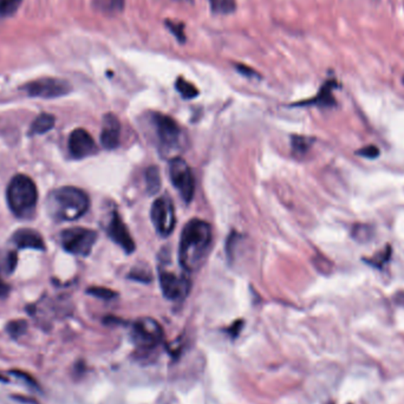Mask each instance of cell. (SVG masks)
<instances>
[{
  "instance_id": "cell-1",
  "label": "cell",
  "mask_w": 404,
  "mask_h": 404,
  "mask_svg": "<svg viewBox=\"0 0 404 404\" xmlns=\"http://www.w3.org/2000/svg\"><path fill=\"white\" fill-rule=\"evenodd\" d=\"M211 244V225L201 219L190 220L180 238V265L188 272L197 271L207 257Z\"/></svg>"
},
{
  "instance_id": "cell-2",
  "label": "cell",
  "mask_w": 404,
  "mask_h": 404,
  "mask_svg": "<svg viewBox=\"0 0 404 404\" xmlns=\"http://www.w3.org/2000/svg\"><path fill=\"white\" fill-rule=\"evenodd\" d=\"M90 207V200L84 190L65 186L53 190L48 197L46 208L57 222H74L82 218Z\"/></svg>"
},
{
  "instance_id": "cell-3",
  "label": "cell",
  "mask_w": 404,
  "mask_h": 404,
  "mask_svg": "<svg viewBox=\"0 0 404 404\" xmlns=\"http://www.w3.org/2000/svg\"><path fill=\"white\" fill-rule=\"evenodd\" d=\"M38 201V190L36 183L28 176L18 174L11 180L7 187V202L16 217L31 218L35 214Z\"/></svg>"
},
{
  "instance_id": "cell-4",
  "label": "cell",
  "mask_w": 404,
  "mask_h": 404,
  "mask_svg": "<svg viewBox=\"0 0 404 404\" xmlns=\"http://www.w3.org/2000/svg\"><path fill=\"white\" fill-rule=\"evenodd\" d=\"M60 241L64 250L69 253L87 257L92 253V247L97 241V233L84 227L67 229L62 233Z\"/></svg>"
},
{
  "instance_id": "cell-5",
  "label": "cell",
  "mask_w": 404,
  "mask_h": 404,
  "mask_svg": "<svg viewBox=\"0 0 404 404\" xmlns=\"http://www.w3.org/2000/svg\"><path fill=\"white\" fill-rule=\"evenodd\" d=\"M26 95L36 99H58L71 92V84L62 78L43 77L28 82L21 87Z\"/></svg>"
},
{
  "instance_id": "cell-6",
  "label": "cell",
  "mask_w": 404,
  "mask_h": 404,
  "mask_svg": "<svg viewBox=\"0 0 404 404\" xmlns=\"http://www.w3.org/2000/svg\"><path fill=\"white\" fill-rule=\"evenodd\" d=\"M169 178L183 200L190 204L195 193V180L192 169L183 158H174L170 160Z\"/></svg>"
},
{
  "instance_id": "cell-7",
  "label": "cell",
  "mask_w": 404,
  "mask_h": 404,
  "mask_svg": "<svg viewBox=\"0 0 404 404\" xmlns=\"http://www.w3.org/2000/svg\"><path fill=\"white\" fill-rule=\"evenodd\" d=\"M151 218L156 232L161 236H168L175 229V208L170 197L162 195L151 206Z\"/></svg>"
},
{
  "instance_id": "cell-8",
  "label": "cell",
  "mask_w": 404,
  "mask_h": 404,
  "mask_svg": "<svg viewBox=\"0 0 404 404\" xmlns=\"http://www.w3.org/2000/svg\"><path fill=\"white\" fill-rule=\"evenodd\" d=\"M131 338L138 348H155L163 339V330L153 318H140L133 325Z\"/></svg>"
},
{
  "instance_id": "cell-9",
  "label": "cell",
  "mask_w": 404,
  "mask_h": 404,
  "mask_svg": "<svg viewBox=\"0 0 404 404\" xmlns=\"http://www.w3.org/2000/svg\"><path fill=\"white\" fill-rule=\"evenodd\" d=\"M153 124L160 147L165 151H172L179 146L182 137V129L175 120L163 114H154Z\"/></svg>"
},
{
  "instance_id": "cell-10",
  "label": "cell",
  "mask_w": 404,
  "mask_h": 404,
  "mask_svg": "<svg viewBox=\"0 0 404 404\" xmlns=\"http://www.w3.org/2000/svg\"><path fill=\"white\" fill-rule=\"evenodd\" d=\"M158 281L162 293L169 300H182L190 291V281L185 275H179L172 271L160 268Z\"/></svg>"
},
{
  "instance_id": "cell-11",
  "label": "cell",
  "mask_w": 404,
  "mask_h": 404,
  "mask_svg": "<svg viewBox=\"0 0 404 404\" xmlns=\"http://www.w3.org/2000/svg\"><path fill=\"white\" fill-rule=\"evenodd\" d=\"M69 151L72 158L82 160L95 154L97 147L92 135L85 129L78 128L75 129L69 137Z\"/></svg>"
},
{
  "instance_id": "cell-12",
  "label": "cell",
  "mask_w": 404,
  "mask_h": 404,
  "mask_svg": "<svg viewBox=\"0 0 404 404\" xmlns=\"http://www.w3.org/2000/svg\"><path fill=\"white\" fill-rule=\"evenodd\" d=\"M107 232L110 239L113 240L114 243H116L119 246L122 247L124 252H127L128 254L134 252L135 247H136L134 240L131 238L127 226L117 212H114L111 215Z\"/></svg>"
},
{
  "instance_id": "cell-13",
  "label": "cell",
  "mask_w": 404,
  "mask_h": 404,
  "mask_svg": "<svg viewBox=\"0 0 404 404\" xmlns=\"http://www.w3.org/2000/svg\"><path fill=\"white\" fill-rule=\"evenodd\" d=\"M121 138V122L115 114H106L103 117L101 143L106 149L119 147Z\"/></svg>"
},
{
  "instance_id": "cell-14",
  "label": "cell",
  "mask_w": 404,
  "mask_h": 404,
  "mask_svg": "<svg viewBox=\"0 0 404 404\" xmlns=\"http://www.w3.org/2000/svg\"><path fill=\"white\" fill-rule=\"evenodd\" d=\"M12 241L18 249H32V250L44 251L45 244L42 236L37 231L31 229H18L12 236Z\"/></svg>"
},
{
  "instance_id": "cell-15",
  "label": "cell",
  "mask_w": 404,
  "mask_h": 404,
  "mask_svg": "<svg viewBox=\"0 0 404 404\" xmlns=\"http://www.w3.org/2000/svg\"><path fill=\"white\" fill-rule=\"evenodd\" d=\"M56 124V117L51 114L43 113L32 122L30 134L42 135L51 131Z\"/></svg>"
},
{
  "instance_id": "cell-16",
  "label": "cell",
  "mask_w": 404,
  "mask_h": 404,
  "mask_svg": "<svg viewBox=\"0 0 404 404\" xmlns=\"http://www.w3.org/2000/svg\"><path fill=\"white\" fill-rule=\"evenodd\" d=\"M334 88V82H327L315 99L307 101V102L298 103V106H309V104H316V106L320 107L334 106V96H332V89Z\"/></svg>"
},
{
  "instance_id": "cell-17",
  "label": "cell",
  "mask_w": 404,
  "mask_h": 404,
  "mask_svg": "<svg viewBox=\"0 0 404 404\" xmlns=\"http://www.w3.org/2000/svg\"><path fill=\"white\" fill-rule=\"evenodd\" d=\"M92 4L103 13L117 14L124 11L126 0H92Z\"/></svg>"
},
{
  "instance_id": "cell-18",
  "label": "cell",
  "mask_w": 404,
  "mask_h": 404,
  "mask_svg": "<svg viewBox=\"0 0 404 404\" xmlns=\"http://www.w3.org/2000/svg\"><path fill=\"white\" fill-rule=\"evenodd\" d=\"M161 188V176H160V170L158 167H149L146 170V190L148 194L154 195L158 193Z\"/></svg>"
},
{
  "instance_id": "cell-19",
  "label": "cell",
  "mask_w": 404,
  "mask_h": 404,
  "mask_svg": "<svg viewBox=\"0 0 404 404\" xmlns=\"http://www.w3.org/2000/svg\"><path fill=\"white\" fill-rule=\"evenodd\" d=\"M175 88L180 92V95L182 96L183 99H195L199 95V90H197V87L182 77L178 78Z\"/></svg>"
},
{
  "instance_id": "cell-20",
  "label": "cell",
  "mask_w": 404,
  "mask_h": 404,
  "mask_svg": "<svg viewBox=\"0 0 404 404\" xmlns=\"http://www.w3.org/2000/svg\"><path fill=\"white\" fill-rule=\"evenodd\" d=\"M211 10L213 13H233L236 9V0H209Z\"/></svg>"
},
{
  "instance_id": "cell-21",
  "label": "cell",
  "mask_w": 404,
  "mask_h": 404,
  "mask_svg": "<svg viewBox=\"0 0 404 404\" xmlns=\"http://www.w3.org/2000/svg\"><path fill=\"white\" fill-rule=\"evenodd\" d=\"M312 138L305 136H293L292 137V151L293 154L297 156H302L310 151V148L312 146Z\"/></svg>"
},
{
  "instance_id": "cell-22",
  "label": "cell",
  "mask_w": 404,
  "mask_h": 404,
  "mask_svg": "<svg viewBox=\"0 0 404 404\" xmlns=\"http://www.w3.org/2000/svg\"><path fill=\"white\" fill-rule=\"evenodd\" d=\"M24 0H0V17L13 16Z\"/></svg>"
},
{
  "instance_id": "cell-23",
  "label": "cell",
  "mask_w": 404,
  "mask_h": 404,
  "mask_svg": "<svg viewBox=\"0 0 404 404\" xmlns=\"http://www.w3.org/2000/svg\"><path fill=\"white\" fill-rule=\"evenodd\" d=\"M6 330L12 337H21L28 330V323L23 320H12L7 324Z\"/></svg>"
},
{
  "instance_id": "cell-24",
  "label": "cell",
  "mask_w": 404,
  "mask_h": 404,
  "mask_svg": "<svg viewBox=\"0 0 404 404\" xmlns=\"http://www.w3.org/2000/svg\"><path fill=\"white\" fill-rule=\"evenodd\" d=\"M167 28L170 30L173 35L175 36L176 39L180 43L186 42V35H185V25L182 23H176V21H165Z\"/></svg>"
},
{
  "instance_id": "cell-25",
  "label": "cell",
  "mask_w": 404,
  "mask_h": 404,
  "mask_svg": "<svg viewBox=\"0 0 404 404\" xmlns=\"http://www.w3.org/2000/svg\"><path fill=\"white\" fill-rule=\"evenodd\" d=\"M87 292H88L89 295L96 297V298L104 299V300H110V299H114L116 297V292L111 291V290L107 288L94 286V288H88Z\"/></svg>"
},
{
  "instance_id": "cell-26",
  "label": "cell",
  "mask_w": 404,
  "mask_h": 404,
  "mask_svg": "<svg viewBox=\"0 0 404 404\" xmlns=\"http://www.w3.org/2000/svg\"><path fill=\"white\" fill-rule=\"evenodd\" d=\"M391 247H386L382 252L376 254L375 257L370 258L369 264L373 265L375 268H382L389 259H391Z\"/></svg>"
},
{
  "instance_id": "cell-27",
  "label": "cell",
  "mask_w": 404,
  "mask_h": 404,
  "mask_svg": "<svg viewBox=\"0 0 404 404\" xmlns=\"http://www.w3.org/2000/svg\"><path fill=\"white\" fill-rule=\"evenodd\" d=\"M371 234L373 231L366 225H357L352 231V236L357 241H369Z\"/></svg>"
},
{
  "instance_id": "cell-28",
  "label": "cell",
  "mask_w": 404,
  "mask_h": 404,
  "mask_svg": "<svg viewBox=\"0 0 404 404\" xmlns=\"http://www.w3.org/2000/svg\"><path fill=\"white\" fill-rule=\"evenodd\" d=\"M129 278L134 279V280L143 281V283H146V281L151 280V272H148V270L137 268L131 271V274H129Z\"/></svg>"
},
{
  "instance_id": "cell-29",
  "label": "cell",
  "mask_w": 404,
  "mask_h": 404,
  "mask_svg": "<svg viewBox=\"0 0 404 404\" xmlns=\"http://www.w3.org/2000/svg\"><path fill=\"white\" fill-rule=\"evenodd\" d=\"M357 154L359 156H363V158H375L380 154V151H378V148L373 147V146H368V147L362 148L361 151H357Z\"/></svg>"
},
{
  "instance_id": "cell-30",
  "label": "cell",
  "mask_w": 404,
  "mask_h": 404,
  "mask_svg": "<svg viewBox=\"0 0 404 404\" xmlns=\"http://www.w3.org/2000/svg\"><path fill=\"white\" fill-rule=\"evenodd\" d=\"M17 254L14 253V252L9 253L6 259V268L9 273L13 272L14 268L17 266Z\"/></svg>"
},
{
  "instance_id": "cell-31",
  "label": "cell",
  "mask_w": 404,
  "mask_h": 404,
  "mask_svg": "<svg viewBox=\"0 0 404 404\" xmlns=\"http://www.w3.org/2000/svg\"><path fill=\"white\" fill-rule=\"evenodd\" d=\"M236 69L239 71L240 74L245 75V76H249V77H253V76H258L256 71L252 70L251 67H245V65H236Z\"/></svg>"
},
{
  "instance_id": "cell-32",
  "label": "cell",
  "mask_w": 404,
  "mask_h": 404,
  "mask_svg": "<svg viewBox=\"0 0 404 404\" xmlns=\"http://www.w3.org/2000/svg\"><path fill=\"white\" fill-rule=\"evenodd\" d=\"M10 293V286L0 277V299L5 298Z\"/></svg>"
},
{
  "instance_id": "cell-33",
  "label": "cell",
  "mask_w": 404,
  "mask_h": 404,
  "mask_svg": "<svg viewBox=\"0 0 404 404\" xmlns=\"http://www.w3.org/2000/svg\"><path fill=\"white\" fill-rule=\"evenodd\" d=\"M12 373L16 375V376L19 377V378H23V380L26 381L28 383H35V381L32 380L31 376H28L26 373H21V371H12Z\"/></svg>"
},
{
  "instance_id": "cell-34",
  "label": "cell",
  "mask_w": 404,
  "mask_h": 404,
  "mask_svg": "<svg viewBox=\"0 0 404 404\" xmlns=\"http://www.w3.org/2000/svg\"><path fill=\"white\" fill-rule=\"evenodd\" d=\"M175 1H181V3H192L193 0H175Z\"/></svg>"
},
{
  "instance_id": "cell-35",
  "label": "cell",
  "mask_w": 404,
  "mask_h": 404,
  "mask_svg": "<svg viewBox=\"0 0 404 404\" xmlns=\"http://www.w3.org/2000/svg\"><path fill=\"white\" fill-rule=\"evenodd\" d=\"M403 84H404V76H403Z\"/></svg>"
}]
</instances>
